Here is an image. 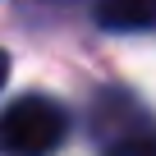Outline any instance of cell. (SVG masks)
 <instances>
[{
	"mask_svg": "<svg viewBox=\"0 0 156 156\" xmlns=\"http://www.w3.org/2000/svg\"><path fill=\"white\" fill-rule=\"evenodd\" d=\"M69 133V115L51 97H19L0 110V156H51Z\"/></svg>",
	"mask_w": 156,
	"mask_h": 156,
	"instance_id": "obj_1",
	"label": "cell"
},
{
	"mask_svg": "<svg viewBox=\"0 0 156 156\" xmlns=\"http://www.w3.org/2000/svg\"><path fill=\"white\" fill-rule=\"evenodd\" d=\"M92 133L101 142V156H156V119L129 92L97 97V106H92Z\"/></svg>",
	"mask_w": 156,
	"mask_h": 156,
	"instance_id": "obj_2",
	"label": "cell"
},
{
	"mask_svg": "<svg viewBox=\"0 0 156 156\" xmlns=\"http://www.w3.org/2000/svg\"><path fill=\"white\" fill-rule=\"evenodd\" d=\"M97 23L110 32H151L156 0H97Z\"/></svg>",
	"mask_w": 156,
	"mask_h": 156,
	"instance_id": "obj_3",
	"label": "cell"
},
{
	"mask_svg": "<svg viewBox=\"0 0 156 156\" xmlns=\"http://www.w3.org/2000/svg\"><path fill=\"white\" fill-rule=\"evenodd\" d=\"M5 78H9V60H5V51H0V87H5Z\"/></svg>",
	"mask_w": 156,
	"mask_h": 156,
	"instance_id": "obj_4",
	"label": "cell"
}]
</instances>
